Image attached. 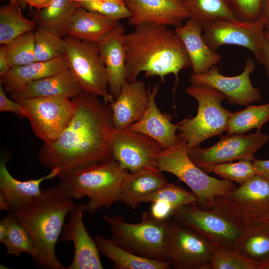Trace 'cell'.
Listing matches in <instances>:
<instances>
[{
  "instance_id": "obj_39",
  "label": "cell",
  "mask_w": 269,
  "mask_h": 269,
  "mask_svg": "<svg viewBox=\"0 0 269 269\" xmlns=\"http://www.w3.org/2000/svg\"><path fill=\"white\" fill-rule=\"evenodd\" d=\"M211 269H259L260 265L235 250L214 246L211 254Z\"/></svg>"
},
{
  "instance_id": "obj_38",
  "label": "cell",
  "mask_w": 269,
  "mask_h": 269,
  "mask_svg": "<svg viewBox=\"0 0 269 269\" xmlns=\"http://www.w3.org/2000/svg\"><path fill=\"white\" fill-rule=\"evenodd\" d=\"M157 200L165 201L176 209L183 205L198 203L197 197L192 192L168 182L155 191L143 197L141 203H152Z\"/></svg>"
},
{
  "instance_id": "obj_24",
  "label": "cell",
  "mask_w": 269,
  "mask_h": 269,
  "mask_svg": "<svg viewBox=\"0 0 269 269\" xmlns=\"http://www.w3.org/2000/svg\"><path fill=\"white\" fill-rule=\"evenodd\" d=\"M68 69L65 55L46 61H35L10 68L0 78V85L10 94L16 93L31 82L50 76Z\"/></svg>"
},
{
  "instance_id": "obj_45",
  "label": "cell",
  "mask_w": 269,
  "mask_h": 269,
  "mask_svg": "<svg viewBox=\"0 0 269 269\" xmlns=\"http://www.w3.org/2000/svg\"><path fill=\"white\" fill-rule=\"evenodd\" d=\"M264 67L269 80V44L265 39L262 51L259 62Z\"/></svg>"
},
{
  "instance_id": "obj_3",
  "label": "cell",
  "mask_w": 269,
  "mask_h": 269,
  "mask_svg": "<svg viewBox=\"0 0 269 269\" xmlns=\"http://www.w3.org/2000/svg\"><path fill=\"white\" fill-rule=\"evenodd\" d=\"M75 205L56 185L42 190L39 196L11 212L30 234L34 244L31 257L38 265L50 269H67L56 257L55 248L65 216Z\"/></svg>"
},
{
  "instance_id": "obj_28",
  "label": "cell",
  "mask_w": 269,
  "mask_h": 269,
  "mask_svg": "<svg viewBox=\"0 0 269 269\" xmlns=\"http://www.w3.org/2000/svg\"><path fill=\"white\" fill-rule=\"evenodd\" d=\"M234 250L260 266L269 258V224L261 221L246 224Z\"/></svg>"
},
{
  "instance_id": "obj_36",
  "label": "cell",
  "mask_w": 269,
  "mask_h": 269,
  "mask_svg": "<svg viewBox=\"0 0 269 269\" xmlns=\"http://www.w3.org/2000/svg\"><path fill=\"white\" fill-rule=\"evenodd\" d=\"M34 34L35 61H46L64 54L63 37L40 27L34 31Z\"/></svg>"
},
{
  "instance_id": "obj_49",
  "label": "cell",
  "mask_w": 269,
  "mask_h": 269,
  "mask_svg": "<svg viewBox=\"0 0 269 269\" xmlns=\"http://www.w3.org/2000/svg\"><path fill=\"white\" fill-rule=\"evenodd\" d=\"M91 0H109V1H112L118 2L121 4H125L124 0H71V1L73 2H79L91 1Z\"/></svg>"
},
{
  "instance_id": "obj_32",
  "label": "cell",
  "mask_w": 269,
  "mask_h": 269,
  "mask_svg": "<svg viewBox=\"0 0 269 269\" xmlns=\"http://www.w3.org/2000/svg\"><path fill=\"white\" fill-rule=\"evenodd\" d=\"M269 122V103L259 105H248L243 110L233 113L226 129L228 134H244L256 129L260 131Z\"/></svg>"
},
{
  "instance_id": "obj_41",
  "label": "cell",
  "mask_w": 269,
  "mask_h": 269,
  "mask_svg": "<svg viewBox=\"0 0 269 269\" xmlns=\"http://www.w3.org/2000/svg\"><path fill=\"white\" fill-rule=\"evenodd\" d=\"M236 18L241 21H254L262 15L265 0H227Z\"/></svg>"
},
{
  "instance_id": "obj_33",
  "label": "cell",
  "mask_w": 269,
  "mask_h": 269,
  "mask_svg": "<svg viewBox=\"0 0 269 269\" xmlns=\"http://www.w3.org/2000/svg\"><path fill=\"white\" fill-rule=\"evenodd\" d=\"M35 24L22 15L20 7L10 3L1 6L0 44H6L23 33L34 31Z\"/></svg>"
},
{
  "instance_id": "obj_18",
  "label": "cell",
  "mask_w": 269,
  "mask_h": 269,
  "mask_svg": "<svg viewBox=\"0 0 269 269\" xmlns=\"http://www.w3.org/2000/svg\"><path fill=\"white\" fill-rule=\"evenodd\" d=\"M131 16L129 23L134 27L144 23L181 26L189 18L181 0H124Z\"/></svg>"
},
{
  "instance_id": "obj_23",
  "label": "cell",
  "mask_w": 269,
  "mask_h": 269,
  "mask_svg": "<svg viewBox=\"0 0 269 269\" xmlns=\"http://www.w3.org/2000/svg\"><path fill=\"white\" fill-rule=\"evenodd\" d=\"M174 30L182 40L188 54L192 74L205 73L220 61L221 55L211 49L204 40L200 24L189 18Z\"/></svg>"
},
{
  "instance_id": "obj_25",
  "label": "cell",
  "mask_w": 269,
  "mask_h": 269,
  "mask_svg": "<svg viewBox=\"0 0 269 269\" xmlns=\"http://www.w3.org/2000/svg\"><path fill=\"white\" fill-rule=\"evenodd\" d=\"M83 90L68 69L54 75L29 83L18 92L11 94L13 98L63 97L73 99Z\"/></svg>"
},
{
  "instance_id": "obj_17",
  "label": "cell",
  "mask_w": 269,
  "mask_h": 269,
  "mask_svg": "<svg viewBox=\"0 0 269 269\" xmlns=\"http://www.w3.org/2000/svg\"><path fill=\"white\" fill-rule=\"evenodd\" d=\"M86 204L75 205L69 213V219L63 226L61 239L72 241L74 254L68 269H102L100 252L95 241L88 234L83 221Z\"/></svg>"
},
{
  "instance_id": "obj_43",
  "label": "cell",
  "mask_w": 269,
  "mask_h": 269,
  "mask_svg": "<svg viewBox=\"0 0 269 269\" xmlns=\"http://www.w3.org/2000/svg\"><path fill=\"white\" fill-rule=\"evenodd\" d=\"M5 90L0 85V112H12L18 116L23 117L19 103L10 99L6 95Z\"/></svg>"
},
{
  "instance_id": "obj_5",
  "label": "cell",
  "mask_w": 269,
  "mask_h": 269,
  "mask_svg": "<svg viewBox=\"0 0 269 269\" xmlns=\"http://www.w3.org/2000/svg\"><path fill=\"white\" fill-rule=\"evenodd\" d=\"M128 172L112 158L73 172L57 185L72 199L87 196L86 212L92 213L122 201V185Z\"/></svg>"
},
{
  "instance_id": "obj_31",
  "label": "cell",
  "mask_w": 269,
  "mask_h": 269,
  "mask_svg": "<svg viewBox=\"0 0 269 269\" xmlns=\"http://www.w3.org/2000/svg\"><path fill=\"white\" fill-rule=\"evenodd\" d=\"M183 3L189 18L201 25L213 21L237 19L227 0H185Z\"/></svg>"
},
{
  "instance_id": "obj_30",
  "label": "cell",
  "mask_w": 269,
  "mask_h": 269,
  "mask_svg": "<svg viewBox=\"0 0 269 269\" xmlns=\"http://www.w3.org/2000/svg\"><path fill=\"white\" fill-rule=\"evenodd\" d=\"M71 0H52L48 6L33 13L34 21L43 27L64 37L67 35L71 18L77 8Z\"/></svg>"
},
{
  "instance_id": "obj_13",
  "label": "cell",
  "mask_w": 269,
  "mask_h": 269,
  "mask_svg": "<svg viewBox=\"0 0 269 269\" xmlns=\"http://www.w3.org/2000/svg\"><path fill=\"white\" fill-rule=\"evenodd\" d=\"M269 136L257 131L249 134H227L219 141L206 148L200 146L188 148L190 159L198 167L234 160L253 161L255 152L269 140Z\"/></svg>"
},
{
  "instance_id": "obj_42",
  "label": "cell",
  "mask_w": 269,
  "mask_h": 269,
  "mask_svg": "<svg viewBox=\"0 0 269 269\" xmlns=\"http://www.w3.org/2000/svg\"><path fill=\"white\" fill-rule=\"evenodd\" d=\"M176 208L171 204L162 200L151 203L149 212L155 219L164 221L170 219Z\"/></svg>"
},
{
  "instance_id": "obj_47",
  "label": "cell",
  "mask_w": 269,
  "mask_h": 269,
  "mask_svg": "<svg viewBox=\"0 0 269 269\" xmlns=\"http://www.w3.org/2000/svg\"><path fill=\"white\" fill-rule=\"evenodd\" d=\"M52 0H18L19 5L25 6L27 4L39 10L49 5Z\"/></svg>"
},
{
  "instance_id": "obj_14",
  "label": "cell",
  "mask_w": 269,
  "mask_h": 269,
  "mask_svg": "<svg viewBox=\"0 0 269 269\" xmlns=\"http://www.w3.org/2000/svg\"><path fill=\"white\" fill-rule=\"evenodd\" d=\"M112 156L121 168L131 172L157 168V156L162 149L155 140L140 133L115 129Z\"/></svg>"
},
{
  "instance_id": "obj_21",
  "label": "cell",
  "mask_w": 269,
  "mask_h": 269,
  "mask_svg": "<svg viewBox=\"0 0 269 269\" xmlns=\"http://www.w3.org/2000/svg\"><path fill=\"white\" fill-rule=\"evenodd\" d=\"M148 104V88L143 81H125L118 98L110 104L115 128L123 131L138 121Z\"/></svg>"
},
{
  "instance_id": "obj_44",
  "label": "cell",
  "mask_w": 269,
  "mask_h": 269,
  "mask_svg": "<svg viewBox=\"0 0 269 269\" xmlns=\"http://www.w3.org/2000/svg\"><path fill=\"white\" fill-rule=\"evenodd\" d=\"M252 161L257 174L269 179V159L261 160L255 158Z\"/></svg>"
},
{
  "instance_id": "obj_27",
  "label": "cell",
  "mask_w": 269,
  "mask_h": 269,
  "mask_svg": "<svg viewBox=\"0 0 269 269\" xmlns=\"http://www.w3.org/2000/svg\"><path fill=\"white\" fill-rule=\"evenodd\" d=\"M119 23V20L78 6L70 21L67 35L96 43Z\"/></svg>"
},
{
  "instance_id": "obj_16",
  "label": "cell",
  "mask_w": 269,
  "mask_h": 269,
  "mask_svg": "<svg viewBox=\"0 0 269 269\" xmlns=\"http://www.w3.org/2000/svg\"><path fill=\"white\" fill-rule=\"evenodd\" d=\"M245 224L264 221L269 216V179L256 174L225 196Z\"/></svg>"
},
{
  "instance_id": "obj_8",
  "label": "cell",
  "mask_w": 269,
  "mask_h": 269,
  "mask_svg": "<svg viewBox=\"0 0 269 269\" xmlns=\"http://www.w3.org/2000/svg\"><path fill=\"white\" fill-rule=\"evenodd\" d=\"M186 92L198 102L196 115L181 121L178 130V136L186 140L189 148L200 146L206 139L221 134L226 131L233 113L222 105L227 99L225 95L213 87L191 84Z\"/></svg>"
},
{
  "instance_id": "obj_6",
  "label": "cell",
  "mask_w": 269,
  "mask_h": 269,
  "mask_svg": "<svg viewBox=\"0 0 269 269\" xmlns=\"http://www.w3.org/2000/svg\"><path fill=\"white\" fill-rule=\"evenodd\" d=\"M104 220L111 230V239L121 248L145 258L167 261L166 242L170 219L158 220L148 211L142 214L138 223L127 222L120 215H105Z\"/></svg>"
},
{
  "instance_id": "obj_35",
  "label": "cell",
  "mask_w": 269,
  "mask_h": 269,
  "mask_svg": "<svg viewBox=\"0 0 269 269\" xmlns=\"http://www.w3.org/2000/svg\"><path fill=\"white\" fill-rule=\"evenodd\" d=\"M200 168L208 174L213 173L222 179L235 181L239 185L257 174L253 161L248 159L211 164Z\"/></svg>"
},
{
  "instance_id": "obj_53",
  "label": "cell",
  "mask_w": 269,
  "mask_h": 269,
  "mask_svg": "<svg viewBox=\"0 0 269 269\" xmlns=\"http://www.w3.org/2000/svg\"><path fill=\"white\" fill-rule=\"evenodd\" d=\"M264 222H265L269 224V216L264 221Z\"/></svg>"
},
{
  "instance_id": "obj_51",
  "label": "cell",
  "mask_w": 269,
  "mask_h": 269,
  "mask_svg": "<svg viewBox=\"0 0 269 269\" xmlns=\"http://www.w3.org/2000/svg\"><path fill=\"white\" fill-rule=\"evenodd\" d=\"M9 0V3L14 5L17 7H19L18 0Z\"/></svg>"
},
{
  "instance_id": "obj_46",
  "label": "cell",
  "mask_w": 269,
  "mask_h": 269,
  "mask_svg": "<svg viewBox=\"0 0 269 269\" xmlns=\"http://www.w3.org/2000/svg\"><path fill=\"white\" fill-rule=\"evenodd\" d=\"M11 67L8 63L5 54L4 45L0 46V77L4 76L9 71Z\"/></svg>"
},
{
  "instance_id": "obj_26",
  "label": "cell",
  "mask_w": 269,
  "mask_h": 269,
  "mask_svg": "<svg viewBox=\"0 0 269 269\" xmlns=\"http://www.w3.org/2000/svg\"><path fill=\"white\" fill-rule=\"evenodd\" d=\"M167 182L158 168H149L126 174L122 185V201L133 209L141 199L158 190Z\"/></svg>"
},
{
  "instance_id": "obj_19",
  "label": "cell",
  "mask_w": 269,
  "mask_h": 269,
  "mask_svg": "<svg viewBox=\"0 0 269 269\" xmlns=\"http://www.w3.org/2000/svg\"><path fill=\"white\" fill-rule=\"evenodd\" d=\"M159 84L156 83L150 90L148 87V104L142 117L125 130L142 133L157 141L166 149L175 144L179 139L176 134L181 122L174 124L171 115L162 113L157 108L155 98Z\"/></svg>"
},
{
  "instance_id": "obj_2",
  "label": "cell",
  "mask_w": 269,
  "mask_h": 269,
  "mask_svg": "<svg viewBox=\"0 0 269 269\" xmlns=\"http://www.w3.org/2000/svg\"><path fill=\"white\" fill-rule=\"evenodd\" d=\"M126 81L137 80L144 72L147 76H158L161 82L172 74L176 88L180 71L191 67V62L183 43L168 26L144 23L125 34Z\"/></svg>"
},
{
  "instance_id": "obj_20",
  "label": "cell",
  "mask_w": 269,
  "mask_h": 269,
  "mask_svg": "<svg viewBox=\"0 0 269 269\" xmlns=\"http://www.w3.org/2000/svg\"><path fill=\"white\" fill-rule=\"evenodd\" d=\"M125 28L119 23L96 44L105 65L109 90L116 99L126 81V55L124 38Z\"/></svg>"
},
{
  "instance_id": "obj_40",
  "label": "cell",
  "mask_w": 269,
  "mask_h": 269,
  "mask_svg": "<svg viewBox=\"0 0 269 269\" xmlns=\"http://www.w3.org/2000/svg\"><path fill=\"white\" fill-rule=\"evenodd\" d=\"M77 6L111 19L120 20L127 18L131 13L125 4L109 0H91L76 2Z\"/></svg>"
},
{
  "instance_id": "obj_50",
  "label": "cell",
  "mask_w": 269,
  "mask_h": 269,
  "mask_svg": "<svg viewBox=\"0 0 269 269\" xmlns=\"http://www.w3.org/2000/svg\"><path fill=\"white\" fill-rule=\"evenodd\" d=\"M259 269H269V258L260 265Z\"/></svg>"
},
{
  "instance_id": "obj_48",
  "label": "cell",
  "mask_w": 269,
  "mask_h": 269,
  "mask_svg": "<svg viewBox=\"0 0 269 269\" xmlns=\"http://www.w3.org/2000/svg\"><path fill=\"white\" fill-rule=\"evenodd\" d=\"M264 20L265 31L269 32V0H265L261 17Z\"/></svg>"
},
{
  "instance_id": "obj_11",
  "label": "cell",
  "mask_w": 269,
  "mask_h": 269,
  "mask_svg": "<svg viewBox=\"0 0 269 269\" xmlns=\"http://www.w3.org/2000/svg\"><path fill=\"white\" fill-rule=\"evenodd\" d=\"M214 246L200 234L171 220L166 242V257L175 269H211Z\"/></svg>"
},
{
  "instance_id": "obj_9",
  "label": "cell",
  "mask_w": 269,
  "mask_h": 269,
  "mask_svg": "<svg viewBox=\"0 0 269 269\" xmlns=\"http://www.w3.org/2000/svg\"><path fill=\"white\" fill-rule=\"evenodd\" d=\"M68 69L83 91L111 104L114 101L109 90L105 65L96 43L65 36L63 38Z\"/></svg>"
},
{
  "instance_id": "obj_10",
  "label": "cell",
  "mask_w": 269,
  "mask_h": 269,
  "mask_svg": "<svg viewBox=\"0 0 269 269\" xmlns=\"http://www.w3.org/2000/svg\"><path fill=\"white\" fill-rule=\"evenodd\" d=\"M23 117L35 135L43 142L57 137L70 122L75 111L72 99L63 97L18 98Z\"/></svg>"
},
{
  "instance_id": "obj_52",
  "label": "cell",
  "mask_w": 269,
  "mask_h": 269,
  "mask_svg": "<svg viewBox=\"0 0 269 269\" xmlns=\"http://www.w3.org/2000/svg\"><path fill=\"white\" fill-rule=\"evenodd\" d=\"M264 37L266 41L269 44V32L264 31Z\"/></svg>"
},
{
  "instance_id": "obj_15",
  "label": "cell",
  "mask_w": 269,
  "mask_h": 269,
  "mask_svg": "<svg viewBox=\"0 0 269 269\" xmlns=\"http://www.w3.org/2000/svg\"><path fill=\"white\" fill-rule=\"evenodd\" d=\"M255 67L254 61L249 57L243 71L238 75L225 76L214 65L205 73L191 74L189 81L191 85H206L218 90L225 95L229 104L248 106L261 99L260 89L254 87L250 80Z\"/></svg>"
},
{
  "instance_id": "obj_37",
  "label": "cell",
  "mask_w": 269,
  "mask_h": 269,
  "mask_svg": "<svg viewBox=\"0 0 269 269\" xmlns=\"http://www.w3.org/2000/svg\"><path fill=\"white\" fill-rule=\"evenodd\" d=\"M34 31L23 33L4 44L5 54L11 68L35 61Z\"/></svg>"
},
{
  "instance_id": "obj_22",
  "label": "cell",
  "mask_w": 269,
  "mask_h": 269,
  "mask_svg": "<svg viewBox=\"0 0 269 269\" xmlns=\"http://www.w3.org/2000/svg\"><path fill=\"white\" fill-rule=\"evenodd\" d=\"M57 169L37 179L19 180L8 171L4 160L0 163V209L12 212L22 206L32 198L39 196L40 184L44 180L58 177Z\"/></svg>"
},
{
  "instance_id": "obj_7",
  "label": "cell",
  "mask_w": 269,
  "mask_h": 269,
  "mask_svg": "<svg viewBox=\"0 0 269 269\" xmlns=\"http://www.w3.org/2000/svg\"><path fill=\"white\" fill-rule=\"evenodd\" d=\"M157 168L184 182L202 206L211 205L216 197L225 196L236 187L233 182L212 177L197 166L188 156L186 140L181 137L175 144L159 152Z\"/></svg>"
},
{
  "instance_id": "obj_29",
  "label": "cell",
  "mask_w": 269,
  "mask_h": 269,
  "mask_svg": "<svg viewBox=\"0 0 269 269\" xmlns=\"http://www.w3.org/2000/svg\"><path fill=\"white\" fill-rule=\"evenodd\" d=\"M95 242L99 252L114 263L118 269H167L171 266L168 261H157L140 257L117 245L111 239L97 235Z\"/></svg>"
},
{
  "instance_id": "obj_4",
  "label": "cell",
  "mask_w": 269,
  "mask_h": 269,
  "mask_svg": "<svg viewBox=\"0 0 269 269\" xmlns=\"http://www.w3.org/2000/svg\"><path fill=\"white\" fill-rule=\"evenodd\" d=\"M172 219L200 234L214 246L234 250L245 223L225 196L216 197L210 206L191 203L176 209Z\"/></svg>"
},
{
  "instance_id": "obj_54",
  "label": "cell",
  "mask_w": 269,
  "mask_h": 269,
  "mask_svg": "<svg viewBox=\"0 0 269 269\" xmlns=\"http://www.w3.org/2000/svg\"><path fill=\"white\" fill-rule=\"evenodd\" d=\"M181 0L183 2L185 0Z\"/></svg>"
},
{
  "instance_id": "obj_34",
  "label": "cell",
  "mask_w": 269,
  "mask_h": 269,
  "mask_svg": "<svg viewBox=\"0 0 269 269\" xmlns=\"http://www.w3.org/2000/svg\"><path fill=\"white\" fill-rule=\"evenodd\" d=\"M3 220L6 225V232L0 238V242L6 247L7 253L18 256L26 253L31 256L34 244L27 230L11 213Z\"/></svg>"
},
{
  "instance_id": "obj_1",
  "label": "cell",
  "mask_w": 269,
  "mask_h": 269,
  "mask_svg": "<svg viewBox=\"0 0 269 269\" xmlns=\"http://www.w3.org/2000/svg\"><path fill=\"white\" fill-rule=\"evenodd\" d=\"M82 91L72 99L75 111L69 125L55 139L44 142L40 162L57 169L62 180L73 172L113 158L114 127L110 104Z\"/></svg>"
},
{
  "instance_id": "obj_12",
  "label": "cell",
  "mask_w": 269,
  "mask_h": 269,
  "mask_svg": "<svg viewBox=\"0 0 269 269\" xmlns=\"http://www.w3.org/2000/svg\"><path fill=\"white\" fill-rule=\"evenodd\" d=\"M201 26L203 38L212 50L216 52L226 44L242 46L251 51L259 62L265 41V23L262 17L254 21L219 20Z\"/></svg>"
}]
</instances>
